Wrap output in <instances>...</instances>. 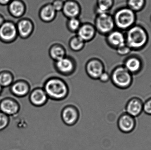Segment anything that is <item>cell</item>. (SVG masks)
I'll use <instances>...</instances> for the list:
<instances>
[{
	"mask_svg": "<svg viewBox=\"0 0 151 150\" xmlns=\"http://www.w3.org/2000/svg\"><path fill=\"white\" fill-rule=\"evenodd\" d=\"M42 88L50 99L62 101L68 97L70 92L69 86L63 79L57 77L48 78Z\"/></svg>",
	"mask_w": 151,
	"mask_h": 150,
	"instance_id": "6da1fadb",
	"label": "cell"
},
{
	"mask_svg": "<svg viewBox=\"0 0 151 150\" xmlns=\"http://www.w3.org/2000/svg\"><path fill=\"white\" fill-rule=\"evenodd\" d=\"M127 30L125 35L126 43L131 50H139L146 45L148 35L144 28L134 25Z\"/></svg>",
	"mask_w": 151,
	"mask_h": 150,
	"instance_id": "7a4b0ae2",
	"label": "cell"
},
{
	"mask_svg": "<svg viewBox=\"0 0 151 150\" xmlns=\"http://www.w3.org/2000/svg\"><path fill=\"white\" fill-rule=\"evenodd\" d=\"M111 81L114 86L121 90H126L132 85L133 75L123 65L115 67L110 74Z\"/></svg>",
	"mask_w": 151,
	"mask_h": 150,
	"instance_id": "3957f363",
	"label": "cell"
},
{
	"mask_svg": "<svg viewBox=\"0 0 151 150\" xmlns=\"http://www.w3.org/2000/svg\"><path fill=\"white\" fill-rule=\"evenodd\" d=\"M112 16L115 27L119 30L129 29L134 26L136 19L134 11L128 7L119 9Z\"/></svg>",
	"mask_w": 151,
	"mask_h": 150,
	"instance_id": "277c9868",
	"label": "cell"
},
{
	"mask_svg": "<svg viewBox=\"0 0 151 150\" xmlns=\"http://www.w3.org/2000/svg\"><path fill=\"white\" fill-rule=\"evenodd\" d=\"M93 24L97 33L103 36H106L115 29L113 17L109 12L96 15Z\"/></svg>",
	"mask_w": 151,
	"mask_h": 150,
	"instance_id": "5b68a950",
	"label": "cell"
},
{
	"mask_svg": "<svg viewBox=\"0 0 151 150\" xmlns=\"http://www.w3.org/2000/svg\"><path fill=\"white\" fill-rule=\"evenodd\" d=\"M54 67L58 74L64 76H70L75 73L77 63L74 58L67 55L61 60L54 62Z\"/></svg>",
	"mask_w": 151,
	"mask_h": 150,
	"instance_id": "8992f818",
	"label": "cell"
},
{
	"mask_svg": "<svg viewBox=\"0 0 151 150\" xmlns=\"http://www.w3.org/2000/svg\"><path fill=\"white\" fill-rule=\"evenodd\" d=\"M18 37L16 23L11 20H5L0 26V41L4 44H11Z\"/></svg>",
	"mask_w": 151,
	"mask_h": 150,
	"instance_id": "52a82bcc",
	"label": "cell"
},
{
	"mask_svg": "<svg viewBox=\"0 0 151 150\" xmlns=\"http://www.w3.org/2000/svg\"><path fill=\"white\" fill-rule=\"evenodd\" d=\"M85 69L86 74L90 78L93 80H98L101 74L105 71V67L102 60L94 57L87 62Z\"/></svg>",
	"mask_w": 151,
	"mask_h": 150,
	"instance_id": "ba28073f",
	"label": "cell"
},
{
	"mask_svg": "<svg viewBox=\"0 0 151 150\" xmlns=\"http://www.w3.org/2000/svg\"><path fill=\"white\" fill-rule=\"evenodd\" d=\"M18 37L22 39L29 38L33 33L35 25L32 20L28 18H22L16 23Z\"/></svg>",
	"mask_w": 151,
	"mask_h": 150,
	"instance_id": "9c48e42d",
	"label": "cell"
},
{
	"mask_svg": "<svg viewBox=\"0 0 151 150\" xmlns=\"http://www.w3.org/2000/svg\"><path fill=\"white\" fill-rule=\"evenodd\" d=\"M61 116L64 123L71 127L75 125L79 121L80 112L75 106L68 105L63 108L61 112Z\"/></svg>",
	"mask_w": 151,
	"mask_h": 150,
	"instance_id": "30bf717a",
	"label": "cell"
},
{
	"mask_svg": "<svg viewBox=\"0 0 151 150\" xmlns=\"http://www.w3.org/2000/svg\"><path fill=\"white\" fill-rule=\"evenodd\" d=\"M136 125L135 118L126 112L119 116L117 122L118 128L124 134L132 133L136 128Z\"/></svg>",
	"mask_w": 151,
	"mask_h": 150,
	"instance_id": "8fae6325",
	"label": "cell"
},
{
	"mask_svg": "<svg viewBox=\"0 0 151 150\" xmlns=\"http://www.w3.org/2000/svg\"><path fill=\"white\" fill-rule=\"evenodd\" d=\"M62 12L67 19L79 17L81 14V6L76 0H65Z\"/></svg>",
	"mask_w": 151,
	"mask_h": 150,
	"instance_id": "7c38bea8",
	"label": "cell"
},
{
	"mask_svg": "<svg viewBox=\"0 0 151 150\" xmlns=\"http://www.w3.org/2000/svg\"><path fill=\"white\" fill-rule=\"evenodd\" d=\"M97 33L93 24L90 22L82 23L76 34L85 43L91 42L96 38Z\"/></svg>",
	"mask_w": 151,
	"mask_h": 150,
	"instance_id": "4fadbf2b",
	"label": "cell"
},
{
	"mask_svg": "<svg viewBox=\"0 0 151 150\" xmlns=\"http://www.w3.org/2000/svg\"><path fill=\"white\" fill-rule=\"evenodd\" d=\"M29 99L30 103L36 107L43 106L49 99L43 88L40 87L33 90L29 93Z\"/></svg>",
	"mask_w": 151,
	"mask_h": 150,
	"instance_id": "5bb4252c",
	"label": "cell"
},
{
	"mask_svg": "<svg viewBox=\"0 0 151 150\" xmlns=\"http://www.w3.org/2000/svg\"><path fill=\"white\" fill-rule=\"evenodd\" d=\"M8 12L12 17L21 18L27 11V5L23 0H12L7 5Z\"/></svg>",
	"mask_w": 151,
	"mask_h": 150,
	"instance_id": "9a60e30c",
	"label": "cell"
},
{
	"mask_svg": "<svg viewBox=\"0 0 151 150\" xmlns=\"http://www.w3.org/2000/svg\"><path fill=\"white\" fill-rule=\"evenodd\" d=\"M144 102L140 98L134 97L127 102L126 113L136 118L140 116L143 112Z\"/></svg>",
	"mask_w": 151,
	"mask_h": 150,
	"instance_id": "2e32d148",
	"label": "cell"
},
{
	"mask_svg": "<svg viewBox=\"0 0 151 150\" xmlns=\"http://www.w3.org/2000/svg\"><path fill=\"white\" fill-rule=\"evenodd\" d=\"M106 42L111 48L116 50V48L126 43V37L121 30H115L106 35Z\"/></svg>",
	"mask_w": 151,
	"mask_h": 150,
	"instance_id": "e0dca14e",
	"label": "cell"
},
{
	"mask_svg": "<svg viewBox=\"0 0 151 150\" xmlns=\"http://www.w3.org/2000/svg\"><path fill=\"white\" fill-rule=\"evenodd\" d=\"M58 12L52 7L50 3H47L42 5L39 11V17L41 20L44 23H50L56 18Z\"/></svg>",
	"mask_w": 151,
	"mask_h": 150,
	"instance_id": "ac0fdd59",
	"label": "cell"
},
{
	"mask_svg": "<svg viewBox=\"0 0 151 150\" xmlns=\"http://www.w3.org/2000/svg\"><path fill=\"white\" fill-rule=\"evenodd\" d=\"M123 65L133 75L139 74L143 67L142 60L135 56L128 57L125 60Z\"/></svg>",
	"mask_w": 151,
	"mask_h": 150,
	"instance_id": "d6986e66",
	"label": "cell"
},
{
	"mask_svg": "<svg viewBox=\"0 0 151 150\" xmlns=\"http://www.w3.org/2000/svg\"><path fill=\"white\" fill-rule=\"evenodd\" d=\"M19 108L20 107L17 102L11 99H5L0 103L1 112L8 116L17 114Z\"/></svg>",
	"mask_w": 151,
	"mask_h": 150,
	"instance_id": "ffe728a7",
	"label": "cell"
},
{
	"mask_svg": "<svg viewBox=\"0 0 151 150\" xmlns=\"http://www.w3.org/2000/svg\"><path fill=\"white\" fill-rule=\"evenodd\" d=\"M48 54L50 59L54 62L59 60L67 55L65 47L59 43L51 45L49 48Z\"/></svg>",
	"mask_w": 151,
	"mask_h": 150,
	"instance_id": "44dd1931",
	"label": "cell"
},
{
	"mask_svg": "<svg viewBox=\"0 0 151 150\" xmlns=\"http://www.w3.org/2000/svg\"><path fill=\"white\" fill-rule=\"evenodd\" d=\"M31 90L30 85L25 81H19L12 85L11 92L15 96L19 97H25Z\"/></svg>",
	"mask_w": 151,
	"mask_h": 150,
	"instance_id": "7402d4cb",
	"label": "cell"
},
{
	"mask_svg": "<svg viewBox=\"0 0 151 150\" xmlns=\"http://www.w3.org/2000/svg\"><path fill=\"white\" fill-rule=\"evenodd\" d=\"M114 4V0H96L94 8L95 15L109 12Z\"/></svg>",
	"mask_w": 151,
	"mask_h": 150,
	"instance_id": "603a6c76",
	"label": "cell"
},
{
	"mask_svg": "<svg viewBox=\"0 0 151 150\" xmlns=\"http://www.w3.org/2000/svg\"><path fill=\"white\" fill-rule=\"evenodd\" d=\"M69 47L70 50L74 52H79L84 48L86 43L76 34L69 40Z\"/></svg>",
	"mask_w": 151,
	"mask_h": 150,
	"instance_id": "cb8c5ba5",
	"label": "cell"
},
{
	"mask_svg": "<svg viewBox=\"0 0 151 150\" xmlns=\"http://www.w3.org/2000/svg\"><path fill=\"white\" fill-rule=\"evenodd\" d=\"M82 23L79 17L68 18L66 23V28L70 32L76 34Z\"/></svg>",
	"mask_w": 151,
	"mask_h": 150,
	"instance_id": "d4e9b609",
	"label": "cell"
},
{
	"mask_svg": "<svg viewBox=\"0 0 151 150\" xmlns=\"http://www.w3.org/2000/svg\"><path fill=\"white\" fill-rule=\"evenodd\" d=\"M145 4V0H128V7L134 12L142 9Z\"/></svg>",
	"mask_w": 151,
	"mask_h": 150,
	"instance_id": "484cf974",
	"label": "cell"
},
{
	"mask_svg": "<svg viewBox=\"0 0 151 150\" xmlns=\"http://www.w3.org/2000/svg\"><path fill=\"white\" fill-rule=\"evenodd\" d=\"M12 75L7 72H3L0 74V85L2 87L9 86L13 82Z\"/></svg>",
	"mask_w": 151,
	"mask_h": 150,
	"instance_id": "4316f807",
	"label": "cell"
},
{
	"mask_svg": "<svg viewBox=\"0 0 151 150\" xmlns=\"http://www.w3.org/2000/svg\"><path fill=\"white\" fill-rule=\"evenodd\" d=\"M116 50L117 53L119 55L121 56H125L129 54L132 50L126 43L124 45H121L116 48Z\"/></svg>",
	"mask_w": 151,
	"mask_h": 150,
	"instance_id": "83f0119b",
	"label": "cell"
},
{
	"mask_svg": "<svg viewBox=\"0 0 151 150\" xmlns=\"http://www.w3.org/2000/svg\"><path fill=\"white\" fill-rule=\"evenodd\" d=\"M9 123V116L0 112V131L6 128Z\"/></svg>",
	"mask_w": 151,
	"mask_h": 150,
	"instance_id": "f1b7e54d",
	"label": "cell"
},
{
	"mask_svg": "<svg viewBox=\"0 0 151 150\" xmlns=\"http://www.w3.org/2000/svg\"><path fill=\"white\" fill-rule=\"evenodd\" d=\"M65 0H52L51 3L52 7L57 12L62 11Z\"/></svg>",
	"mask_w": 151,
	"mask_h": 150,
	"instance_id": "f546056e",
	"label": "cell"
},
{
	"mask_svg": "<svg viewBox=\"0 0 151 150\" xmlns=\"http://www.w3.org/2000/svg\"><path fill=\"white\" fill-rule=\"evenodd\" d=\"M143 112L146 114L151 116V97L144 102Z\"/></svg>",
	"mask_w": 151,
	"mask_h": 150,
	"instance_id": "4dcf8cb0",
	"label": "cell"
},
{
	"mask_svg": "<svg viewBox=\"0 0 151 150\" xmlns=\"http://www.w3.org/2000/svg\"><path fill=\"white\" fill-rule=\"evenodd\" d=\"M98 80L101 82L106 83L108 82L111 80V76L110 74L106 71H105L103 72L101 75L99 76Z\"/></svg>",
	"mask_w": 151,
	"mask_h": 150,
	"instance_id": "1f68e13d",
	"label": "cell"
},
{
	"mask_svg": "<svg viewBox=\"0 0 151 150\" xmlns=\"http://www.w3.org/2000/svg\"><path fill=\"white\" fill-rule=\"evenodd\" d=\"M12 0H0V5L1 6H7Z\"/></svg>",
	"mask_w": 151,
	"mask_h": 150,
	"instance_id": "d6a6232c",
	"label": "cell"
},
{
	"mask_svg": "<svg viewBox=\"0 0 151 150\" xmlns=\"http://www.w3.org/2000/svg\"><path fill=\"white\" fill-rule=\"evenodd\" d=\"M5 20H6L4 18V16L1 14L0 13V26L5 22Z\"/></svg>",
	"mask_w": 151,
	"mask_h": 150,
	"instance_id": "836d02e7",
	"label": "cell"
},
{
	"mask_svg": "<svg viewBox=\"0 0 151 150\" xmlns=\"http://www.w3.org/2000/svg\"><path fill=\"white\" fill-rule=\"evenodd\" d=\"M2 89V87L0 85V93H1V92Z\"/></svg>",
	"mask_w": 151,
	"mask_h": 150,
	"instance_id": "e575fe53",
	"label": "cell"
},
{
	"mask_svg": "<svg viewBox=\"0 0 151 150\" xmlns=\"http://www.w3.org/2000/svg\"></svg>",
	"mask_w": 151,
	"mask_h": 150,
	"instance_id": "d590c367",
	"label": "cell"
}]
</instances>
